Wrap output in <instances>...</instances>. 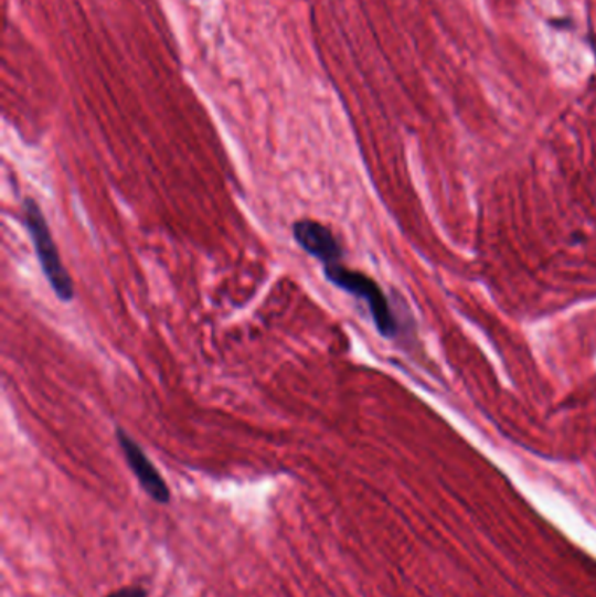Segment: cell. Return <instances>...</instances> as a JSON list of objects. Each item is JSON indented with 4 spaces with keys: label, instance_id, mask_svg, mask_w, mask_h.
Instances as JSON below:
<instances>
[{
    "label": "cell",
    "instance_id": "obj_1",
    "mask_svg": "<svg viewBox=\"0 0 596 597\" xmlns=\"http://www.w3.org/2000/svg\"><path fill=\"white\" fill-rule=\"evenodd\" d=\"M23 222H25L26 233L32 239L39 266L43 269L47 284L60 301L71 302L76 296L74 284H72L71 275L62 263L58 247H56L53 234L47 226L43 210L34 198H25L23 201Z\"/></svg>",
    "mask_w": 596,
    "mask_h": 597
},
{
    "label": "cell",
    "instance_id": "obj_2",
    "mask_svg": "<svg viewBox=\"0 0 596 597\" xmlns=\"http://www.w3.org/2000/svg\"><path fill=\"white\" fill-rule=\"evenodd\" d=\"M323 276L337 289L343 290V292L350 294V296L361 299L368 305L374 327L383 338H395L397 335L400 327H397L394 311H392L385 294L380 289V285L373 278L364 275V273L347 268L341 263L326 264L323 266Z\"/></svg>",
    "mask_w": 596,
    "mask_h": 597
},
{
    "label": "cell",
    "instance_id": "obj_3",
    "mask_svg": "<svg viewBox=\"0 0 596 597\" xmlns=\"http://www.w3.org/2000/svg\"><path fill=\"white\" fill-rule=\"evenodd\" d=\"M116 439H118L119 447H121L123 456L127 460L128 467H130L134 476L137 477V481L142 486L143 491L158 501L161 505L170 503V488L164 482L161 473L158 472V468L149 460L148 455L143 452L142 447L135 443L134 437L128 434L127 430L118 428L116 430Z\"/></svg>",
    "mask_w": 596,
    "mask_h": 597
},
{
    "label": "cell",
    "instance_id": "obj_4",
    "mask_svg": "<svg viewBox=\"0 0 596 597\" xmlns=\"http://www.w3.org/2000/svg\"><path fill=\"white\" fill-rule=\"evenodd\" d=\"M292 236L302 250L311 257H316L323 266L341 263L343 259V248H341L340 242L322 222L311 221V218L296 221L292 224Z\"/></svg>",
    "mask_w": 596,
    "mask_h": 597
},
{
    "label": "cell",
    "instance_id": "obj_5",
    "mask_svg": "<svg viewBox=\"0 0 596 597\" xmlns=\"http://www.w3.org/2000/svg\"><path fill=\"white\" fill-rule=\"evenodd\" d=\"M107 597H148V593L142 587H125V589L116 590Z\"/></svg>",
    "mask_w": 596,
    "mask_h": 597
}]
</instances>
